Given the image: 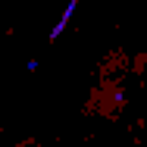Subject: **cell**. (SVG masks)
Listing matches in <instances>:
<instances>
[{
    "instance_id": "obj_1",
    "label": "cell",
    "mask_w": 147,
    "mask_h": 147,
    "mask_svg": "<svg viewBox=\"0 0 147 147\" xmlns=\"http://www.w3.org/2000/svg\"><path fill=\"white\" fill-rule=\"evenodd\" d=\"M75 6H78V0H69V6H66V16L59 19L57 25H53V31H50V41H57L59 34H63V28H66V22L72 19V13H75Z\"/></svg>"
}]
</instances>
